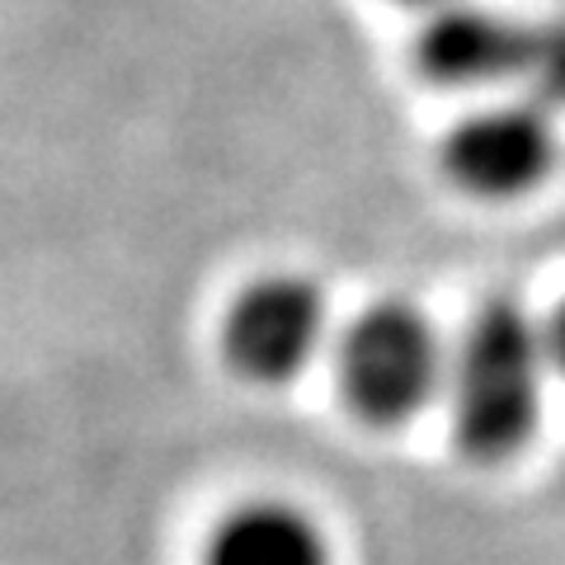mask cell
Listing matches in <instances>:
<instances>
[{"label":"cell","mask_w":565,"mask_h":565,"mask_svg":"<svg viewBox=\"0 0 565 565\" xmlns=\"http://www.w3.org/2000/svg\"><path fill=\"white\" fill-rule=\"evenodd\" d=\"M556 161V128L542 104H494L457 122L444 141L448 180L471 199H519Z\"/></svg>","instance_id":"obj_5"},{"label":"cell","mask_w":565,"mask_h":565,"mask_svg":"<svg viewBox=\"0 0 565 565\" xmlns=\"http://www.w3.org/2000/svg\"><path fill=\"white\" fill-rule=\"evenodd\" d=\"M203 565H330L326 537L288 504H245L207 537Z\"/></svg>","instance_id":"obj_6"},{"label":"cell","mask_w":565,"mask_h":565,"mask_svg":"<svg viewBox=\"0 0 565 565\" xmlns=\"http://www.w3.org/2000/svg\"><path fill=\"white\" fill-rule=\"evenodd\" d=\"M340 382L367 424H405L448 382V359L415 307L382 302L349 326L340 344Z\"/></svg>","instance_id":"obj_3"},{"label":"cell","mask_w":565,"mask_h":565,"mask_svg":"<svg viewBox=\"0 0 565 565\" xmlns=\"http://www.w3.org/2000/svg\"><path fill=\"white\" fill-rule=\"evenodd\" d=\"M546 377H552L546 330H537L523 307H481L448 359L457 444L476 462L514 457L537 434Z\"/></svg>","instance_id":"obj_1"},{"label":"cell","mask_w":565,"mask_h":565,"mask_svg":"<svg viewBox=\"0 0 565 565\" xmlns=\"http://www.w3.org/2000/svg\"><path fill=\"white\" fill-rule=\"evenodd\" d=\"M419 71L438 85H523L533 104H565V20L514 14L448 0L415 43Z\"/></svg>","instance_id":"obj_2"},{"label":"cell","mask_w":565,"mask_h":565,"mask_svg":"<svg viewBox=\"0 0 565 565\" xmlns=\"http://www.w3.org/2000/svg\"><path fill=\"white\" fill-rule=\"evenodd\" d=\"M546 349H552V367L565 377V307H561V316L552 321V330H546Z\"/></svg>","instance_id":"obj_7"},{"label":"cell","mask_w":565,"mask_h":565,"mask_svg":"<svg viewBox=\"0 0 565 565\" xmlns=\"http://www.w3.org/2000/svg\"><path fill=\"white\" fill-rule=\"evenodd\" d=\"M326 340V297L316 282L278 274L236 297L222 326L226 363L245 382H292Z\"/></svg>","instance_id":"obj_4"}]
</instances>
